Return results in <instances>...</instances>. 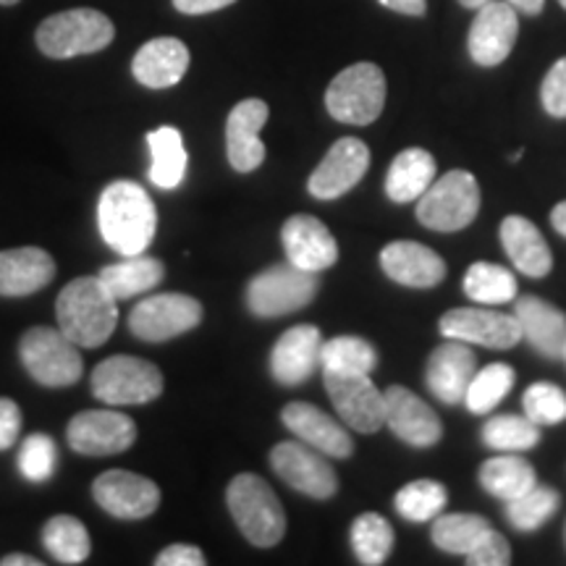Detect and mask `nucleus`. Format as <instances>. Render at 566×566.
<instances>
[{
  "label": "nucleus",
  "mask_w": 566,
  "mask_h": 566,
  "mask_svg": "<svg viewBox=\"0 0 566 566\" xmlns=\"http://www.w3.org/2000/svg\"><path fill=\"white\" fill-rule=\"evenodd\" d=\"M0 566H42L38 556H27V554H9L0 558Z\"/></svg>",
  "instance_id": "nucleus-51"
},
{
  "label": "nucleus",
  "mask_w": 566,
  "mask_h": 566,
  "mask_svg": "<svg viewBox=\"0 0 566 566\" xmlns=\"http://www.w3.org/2000/svg\"><path fill=\"white\" fill-rule=\"evenodd\" d=\"M163 279H166V265L158 258H147L145 252L124 258L122 263L105 265L101 271V281L118 302L153 292Z\"/></svg>",
  "instance_id": "nucleus-30"
},
{
  "label": "nucleus",
  "mask_w": 566,
  "mask_h": 566,
  "mask_svg": "<svg viewBox=\"0 0 566 566\" xmlns=\"http://www.w3.org/2000/svg\"><path fill=\"white\" fill-rule=\"evenodd\" d=\"M564 359H566V344H564Z\"/></svg>",
  "instance_id": "nucleus-56"
},
{
  "label": "nucleus",
  "mask_w": 566,
  "mask_h": 566,
  "mask_svg": "<svg viewBox=\"0 0 566 566\" xmlns=\"http://www.w3.org/2000/svg\"><path fill=\"white\" fill-rule=\"evenodd\" d=\"M446 485L436 480H415L396 493L394 506L409 522H433L446 509Z\"/></svg>",
  "instance_id": "nucleus-41"
},
{
  "label": "nucleus",
  "mask_w": 566,
  "mask_h": 566,
  "mask_svg": "<svg viewBox=\"0 0 566 566\" xmlns=\"http://www.w3.org/2000/svg\"><path fill=\"white\" fill-rule=\"evenodd\" d=\"M378 3L396 13H405V17H422L424 9H428L424 0H378Z\"/></svg>",
  "instance_id": "nucleus-49"
},
{
  "label": "nucleus",
  "mask_w": 566,
  "mask_h": 566,
  "mask_svg": "<svg viewBox=\"0 0 566 566\" xmlns=\"http://www.w3.org/2000/svg\"><path fill=\"white\" fill-rule=\"evenodd\" d=\"M42 546L59 564H84L90 558L92 543L87 527L82 525V520L71 514H59L53 520H48V525L42 527Z\"/></svg>",
  "instance_id": "nucleus-33"
},
{
  "label": "nucleus",
  "mask_w": 566,
  "mask_h": 566,
  "mask_svg": "<svg viewBox=\"0 0 566 566\" xmlns=\"http://www.w3.org/2000/svg\"><path fill=\"white\" fill-rule=\"evenodd\" d=\"M286 260L302 271L321 273L338 260L336 237L315 216H292L281 229Z\"/></svg>",
  "instance_id": "nucleus-20"
},
{
  "label": "nucleus",
  "mask_w": 566,
  "mask_h": 566,
  "mask_svg": "<svg viewBox=\"0 0 566 566\" xmlns=\"http://www.w3.org/2000/svg\"><path fill=\"white\" fill-rule=\"evenodd\" d=\"M19 0H0V6H17Z\"/></svg>",
  "instance_id": "nucleus-54"
},
{
  "label": "nucleus",
  "mask_w": 566,
  "mask_h": 566,
  "mask_svg": "<svg viewBox=\"0 0 566 566\" xmlns=\"http://www.w3.org/2000/svg\"><path fill=\"white\" fill-rule=\"evenodd\" d=\"M380 268L388 279L409 289H433L446 279L441 254L409 239H396L386 244L380 252Z\"/></svg>",
  "instance_id": "nucleus-24"
},
{
  "label": "nucleus",
  "mask_w": 566,
  "mask_h": 566,
  "mask_svg": "<svg viewBox=\"0 0 566 566\" xmlns=\"http://www.w3.org/2000/svg\"><path fill=\"white\" fill-rule=\"evenodd\" d=\"M202 304L187 294H155L142 300L129 315V331L139 342L163 344L200 325Z\"/></svg>",
  "instance_id": "nucleus-11"
},
{
  "label": "nucleus",
  "mask_w": 566,
  "mask_h": 566,
  "mask_svg": "<svg viewBox=\"0 0 566 566\" xmlns=\"http://www.w3.org/2000/svg\"><path fill=\"white\" fill-rule=\"evenodd\" d=\"M55 317L76 346L97 349L116 331L118 300L105 289L101 275H82L63 286L55 302Z\"/></svg>",
  "instance_id": "nucleus-2"
},
{
  "label": "nucleus",
  "mask_w": 566,
  "mask_h": 566,
  "mask_svg": "<svg viewBox=\"0 0 566 566\" xmlns=\"http://www.w3.org/2000/svg\"><path fill=\"white\" fill-rule=\"evenodd\" d=\"M323 384L328 399L342 417L357 433H378L386 424V396L378 391L370 375L352 373H331L323 370Z\"/></svg>",
  "instance_id": "nucleus-10"
},
{
  "label": "nucleus",
  "mask_w": 566,
  "mask_h": 566,
  "mask_svg": "<svg viewBox=\"0 0 566 566\" xmlns=\"http://www.w3.org/2000/svg\"><path fill=\"white\" fill-rule=\"evenodd\" d=\"M367 168H370V147L357 137H342L310 176V195L323 202L338 200L365 179Z\"/></svg>",
  "instance_id": "nucleus-16"
},
{
  "label": "nucleus",
  "mask_w": 566,
  "mask_h": 566,
  "mask_svg": "<svg viewBox=\"0 0 566 566\" xmlns=\"http://www.w3.org/2000/svg\"><path fill=\"white\" fill-rule=\"evenodd\" d=\"M501 244L520 273L530 279H546L554 268V254L537 226L525 216H509L501 223Z\"/></svg>",
  "instance_id": "nucleus-28"
},
{
  "label": "nucleus",
  "mask_w": 566,
  "mask_h": 566,
  "mask_svg": "<svg viewBox=\"0 0 566 566\" xmlns=\"http://www.w3.org/2000/svg\"><path fill=\"white\" fill-rule=\"evenodd\" d=\"M226 504L237 527L252 546L273 548L286 535V512L273 488L260 475L242 472L233 478L226 491Z\"/></svg>",
  "instance_id": "nucleus-3"
},
{
  "label": "nucleus",
  "mask_w": 566,
  "mask_h": 566,
  "mask_svg": "<svg viewBox=\"0 0 566 566\" xmlns=\"http://www.w3.org/2000/svg\"><path fill=\"white\" fill-rule=\"evenodd\" d=\"M541 101L548 116L566 118V59H558L543 80Z\"/></svg>",
  "instance_id": "nucleus-45"
},
{
  "label": "nucleus",
  "mask_w": 566,
  "mask_h": 566,
  "mask_svg": "<svg viewBox=\"0 0 566 566\" xmlns=\"http://www.w3.org/2000/svg\"><path fill=\"white\" fill-rule=\"evenodd\" d=\"M317 289V273L302 271L292 263L271 265L247 283V307L258 317L292 315L315 300Z\"/></svg>",
  "instance_id": "nucleus-9"
},
{
  "label": "nucleus",
  "mask_w": 566,
  "mask_h": 566,
  "mask_svg": "<svg viewBox=\"0 0 566 566\" xmlns=\"http://www.w3.org/2000/svg\"><path fill=\"white\" fill-rule=\"evenodd\" d=\"M116 38V27L95 9H71L48 17L34 32L40 53L48 59L63 61L76 59V55L101 53Z\"/></svg>",
  "instance_id": "nucleus-4"
},
{
  "label": "nucleus",
  "mask_w": 566,
  "mask_h": 566,
  "mask_svg": "<svg viewBox=\"0 0 566 566\" xmlns=\"http://www.w3.org/2000/svg\"><path fill=\"white\" fill-rule=\"evenodd\" d=\"M386 76L375 63L346 66L325 92V108L342 124L367 126L384 113Z\"/></svg>",
  "instance_id": "nucleus-7"
},
{
  "label": "nucleus",
  "mask_w": 566,
  "mask_h": 566,
  "mask_svg": "<svg viewBox=\"0 0 566 566\" xmlns=\"http://www.w3.org/2000/svg\"><path fill=\"white\" fill-rule=\"evenodd\" d=\"M66 441L76 454L84 457L122 454L137 441V422L129 415L113 412V409H90L69 422Z\"/></svg>",
  "instance_id": "nucleus-13"
},
{
  "label": "nucleus",
  "mask_w": 566,
  "mask_h": 566,
  "mask_svg": "<svg viewBox=\"0 0 566 566\" xmlns=\"http://www.w3.org/2000/svg\"><path fill=\"white\" fill-rule=\"evenodd\" d=\"M480 485L501 501H512L537 485L535 467L516 454H501L480 467Z\"/></svg>",
  "instance_id": "nucleus-32"
},
{
  "label": "nucleus",
  "mask_w": 566,
  "mask_h": 566,
  "mask_svg": "<svg viewBox=\"0 0 566 566\" xmlns=\"http://www.w3.org/2000/svg\"><path fill=\"white\" fill-rule=\"evenodd\" d=\"M443 338L478 344L485 349H514L522 342V328L516 315L495 313L483 307H459L449 310L438 323Z\"/></svg>",
  "instance_id": "nucleus-14"
},
{
  "label": "nucleus",
  "mask_w": 566,
  "mask_h": 566,
  "mask_svg": "<svg viewBox=\"0 0 566 566\" xmlns=\"http://www.w3.org/2000/svg\"><path fill=\"white\" fill-rule=\"evenodd\" d=\"M163 386L158 367L129 354L103 359L92 373V396L108 407L150 405L163 394Z\"/></svg>",
  "instance_id": "nucleus-8"
},
{
  "label": "nucleus",
  "mask_w": 566,
  "mask_h": 566,
  "mask_svg": "<svg viewBox=\"0 0 566 566\" xmlns=\"http://www.w3.org/2000/svg\"><path fill=\"white\" fill-rule=\"evenodd\" d=\"M21 409L13 399L0 396V451H9L19 443Z\"/></svg>",
  "instance_id": "nucleus-46"
},
{
  "label": "nucleus",
  "mask_w": 566,
  "mask_h": 566,
  "mask_svg": "<svg viewBox=\"0 0 566 566\" xmlns=\"http://www.w3.org/2000/svg\"><path fill=\"white\" fill-rule=\"evenodd\" d=\"M491 525L488 520L478 514H438L433 520V543L446 554L467 556L472 548L478 546V541L483 537Z\"/></svg>",
  "instance_id": "nucleus-37"
},
{
  "label": "nucleus",
  "mask_w": 566,
  "mask_h": 566,
  "mask_svg": "<svg viewBox=\"0 0 566 566\" xmlns=\"http://www.w3.org/2000/svg\"><path fill=\"white\" fill-rule=\"evenodd\" d=\"M516 34H520V13L506 0H488L480 6L475 21L467 38V51L478 66L493 69L504 63L512 53Z\"/></svg>",
  "instance_id": "nucleus-15"
},
{
  "label": "nucleus",
  "mask_w": 566,
  "mask_h": 566,
  "mask_svg": "<svg viewBox=\"0 0 566 566\" xmlns=\"http://www.w3.org/2000/svg\"><path fill=\"white\" fill-rule=\"evenodd\" d=\"M268 116H271V108L258 97L233 105L226 122V153H229L233 171L252 174L254 168L263 166L265 145L260 139V129L265 126Z\"/></svg>",
  "instance_id": "nucleus-19"
},
{
  "label": "nucleus",
  "mask_w": 566,
  "mask_h": 566,
  "mask_svg": "<svg viewBox=\"0 0 566 566\" xmlns=\"http://www.w3.org/2000/svg\"><path fill=\"white\" fill-rule=\"evenodd\" d=\"M237 0H174V9L189 17H200V13L221 11L226 6H233Z\"/></svg>",
  "instance_id": "nucleus-48"
},
{
  "label": "nucleus",
  "mask_w": 566,
  "mask_h": 566,
  "mask_svg": "<svg viewBox=\"0 0 566 566\" xmlns=\"http://www.w3.org/2000/svg\"><path fill=\"white\" fill-rule=\"evenodd\" d=\"M551 226H554V229L566 239V200L558 202L556 208L551 210Z\"/></svg>",
  "instance_id": "nucleus-52"
},
{
  "label": "nucleus",
  "mask_w": 566,
  "mask_h": 566,
  "mask_svg": "<svg viewBox=\"0 0 566 566\" xmlns=\"http://www.w3.org/2000/svg\"><path fill=\"white\" fill-rule=\"evenodd\" d=\"M352 548L359 564H384L394 548V527L386 516L365 512L352 522Z\"/></svg>",
  "instance_id": "nucleus-36"
},
{
  "label": "nucleus",
  "mask_w": 566,
  "mask_h": 566,
  "mask_svg": "<svg viewBox=\"0 0 566 566\" xmlns=\"http://www.w3.org/2000/svg\"><path fill=\"white\" fill-rule=\"evenodd\" d=\"M147 147H150V181L158 189H176L187 174V147L176 126H160L147 134Z\"/></svg>",
  "instance_id": "nucleus-31"
},
{
  "label": "nucleus",
  "mask_w": 566,
  "mask_h": 566,
  "mask_svg": "<svg viewBox=\"0 0 566 566\" xmlns=\"http://www.w3.org/2000/svg\"><path fill=\"white\" fill-rule=\"evenodd\" d=\"M205 554L197 546H187V543H174V546L163 548L155 566H205Z\"/></svg>",
  "instance_id": "nucleus-47"
},
{
  "label": "nucleus",
  "mask_w": 566,
  "mask_h": 566,
  "mask_svg": "<svg viewBox=\"0 0 566 566\" xmlns=\"http://www.w3.org/2000/svg\"><path fill=\"white\" fill-rule=\"evenodd\" d=\"M55 279V260L40 247L0 252V296H30Z\"/></svg>",
  "instance_id": "nucleus-27"
},
{
  "label": "nucleus",
  "mask_w": 566,
  "mask_h": 566,
  "mask_svg": "<svg viewBox=\"0 0 566 566\" xmlns=\"http://www.w3.org/2000/svg\"><path fill=\"white\" fill-rule=\"evenodd\" d=\"M271 467L283 483L310 499H331L338 491V478L328 457L304 441H283L271 451Z\"/></svg>",
  "instance_id": "nucleus-12"
},
{
  "label": "nucleus",
  "mask_w": 566,
  "mask_h": 566,
  "mask_svg": "<svg viewBox=\"0 0 566 566\" xmlns=\"http://www.w3.org/2000/svg\"><path fill=\"white\" fill-rule=\"evenodd\" d=\"M558 506H562V495L556 488L535 485L527 493L506 501V520L520 533H535L558 512Z\"/></svg>",
  "instance_id": "nucleus-38"
},
{
  "label": "nucleus",
  "mask_w": 566,
  "mask_h": 566,
  "mask_svg": "<svg viewBox=\"0 0 566 566\" xmlns=\"http://www.w3.org/2000/svg\"><path fill=\"white\" fill-rule=\"evenodd\" d=\"M323 336L315 325H294L275 342L271 373L281 386H302L321 367Z\"/></svg>",
  "instance_id": "nucleus-21"
},
{
  "label": "nucleus",
  "mask_w": 566,
  "mask_h": 566,
  "mask_svg": "<svg viewBox=\"0 0 566 566\" xmlns=\"http://www.w3.org/2000/svg\"><path fill=\"white\" fill-rule=\"evenodd\" d=\"M438 166L436 158L422 147H409L396 155L391 168L386 174V195L391 202H415L428 192L436 181Z\"/></svg>",
  "instance_id": "nucleus-29"
},
{
  "label": "nucleus",
  "mask_w": 566,
  "mask_h": 566,
  "mask_svg": "<svg viewBox=\"0 0 566 566\" xmlns=\"http://www.w3.org/2000/svg\"><path fill=\"white\" fill-rule=\"evenodd\" d=\"M464 294L478 304H509L516 300V279L504 265L472 263L464 273Z\"/></svg>",
  "instance_id": "nucleus-35"
},
{
  "label": "nucleus",
  "mask_w": 566,
  "mask_h": 566,
  "mask_svg": "<svg viewBox=\"0 0 566 566\" xmlns=\"http://www.w3.org/2000/svg\"><path fill=\"white\" fill-rule=\"evenodd\" d=\"M321 367L331 373L370 375L378 367V352L359 336H336L331 342H323Z\"/></svg>",
  "instance_id": "nucleus-39"
},
{
  "label": "nucleus",
  "mask_w": 566,
  "mask_h": 566,
  "mask_svg": "<svg viewBox=\"0 0 566 566\" xmlns=\"http://www.w3.org/2000/svg\"><path fill=\"white\" fill-rule=\"evenodd\" d=\"M525 417L541 428L562 424L566 420V394L556 384H533L522 396Z\"/></svg>",
  "instance_id": "nucleus-43"
},
{
  "label": "nucleus",
  "mask_w": 566,
  "mask_h": 566,
  "mask_svg": "<svg viewBox=\"0 0 566 566\" xmlns=\"http://www.w3.org/2000/svg\"><path fill=\"white\" fill-rule=\"evenodd\" d=\"M478 373V357L464 342L446 338L443 346L430 354L424 380L430 394L441 399L443 405H464V394L470 388L472 375Z\"/></svg>",
  "instance_id": "nucleus-22"
},
{
  "label": "nucleus",
  "mask_w": 566,
  "mask_h": 566,
  "mask_svg": "<svg viewBox=\"0 0 566 566\" xmlns=\"http://www.w3.org/2000/svg\"><path fill=\"white\" fill-rule=\"evenodd\" d=\"M97 223L105 244L122 258L142 254L158 229V210L153 197L137 181H111L97 202Z\"/></svg>",
  "instance_id": "nucleus-1"
},
{
  "label": "nucleus",
  "mask_w": 566,
  "mask_h": 566,
  "mask_svg": "<svg viewBox=\"0 0 566 566\" xmlns=\"http://www.w3.org/2000/svg\"><path fill=\"white\" fill-rule=\"evenodd\" d=\"M558 3H562V6H564V9H566V0H558Z\"/></svg>",
  "instance_id": "nucleus-55"
},
{
  "label": "nucleus",
  "mask_w": 566,
  "mask_h": 566,
  "mask_svg": "<svg viewBox=\"0 0 566 566\" xmlns=\"http://www.w3.org/2000/svg\"><path fill=\"white\" fill-rule=\"evenodd\" d=\"M514 315L520 321L522 338H527V344L537 354H543L548 359L564 357L566 315L562 310H556L551 302L537 300L533 294H525L516 296Z\"/></svg>",
  "instance_id": "nucleus-26"
},
{
  "label": "nucleus",
  "mask_w": 566,
  "mask_h": 566,
  "mask_svg": "<svg viewBox=\"0 0 566 566\" xmlns=\"http://www.w3.org/2000/svg\"><path fill=\"white\" fill-rule=\"evenodd\" d=\"M467 564L470 566H509L512 564V546L504 535H499L491 527L480 537L478 546L467 554Z\"/></svg>",
  "instance_id": "nucleus-44"
},
{
  "label": "nucleus",
  "mask_w": 566,
  "mask_h": 566,
  "mask_svg": "<svg viewBox=\"0 0 566 566\" xmlns=\"http://www.w3.org/2000/svg\"><path fill=\"white\" fill-rule=\"evenodd\" d=\"M386 396V424L391 433L415 449H430L443 438V424L436 409L405 386H391Z\"/></svg>",
  "instance_id": "nucleus-18"
},
{
  "label": "nucleus",
  "mask_w": 566,
  "mask_h": 566,
  "mask_svg": "<svg viewBox=\"0 0 566 566\" xmlns=\"http://www.w3.org/2000/svg\"><path fill=\"white\" fill-rule=\"evenodd\" d=\"M97 506L116 520H145L160 506V488L129 470H108L92 485Z\"/></svg>",
  "instance_id": "nucleus-17"
},
{
  "label": "nucleus",
  "mask_w": 566,
  "mask_h": 566,
  "mask_svg": "<svg viewBox=\"0 0 566 566\" xmlns=\"http://www.w3.org/2000/svg\"><path fill=\"white\" fill-rule=\"evenodd\" d=\"M189 48L176 38H155L139 48L132 61V74L142 87L168 90L179 84L187 74Z\"/></svg>",
  "instance_id": "nucleus-25"
},
{
  "label": "nucleus",
  "mask_w": 566,
  "mask_h": 566,
  "mask_svg": "<svg viewBox=\"0 0 566 566\" xmlns=\"http://www.w3.org/2000/svg\"><path fill=\"white\" fill-rule=\"evenodd\" d=\"M459 3H462L464 6V9H480V6H485L488 3V0H459Z\"/></svg>",
  "instance_id": "nucleus-53"
},
{
  "label": "nucleus",
  "mask_w": 566,
  "mask_h": 566,
  "mask_svg": "<svg viewBox=\"0 0 566 566\" xmlns=\"http://www.w3.org/2000/svg\"><path fill=\"white\" fill-rule=\"evenodd\" d=\"M17 467L30 483H45V480H51L55 467H59V449H55L53 438L42 433L24 438V443L19 449Z\"/></svg>",
  "instance_id": "nucleus-42"
},
{
  "label": "nucleus",
  "mask_w": 566,
  "mask_h": 566,
  "mask_svg": "<svg viewBox=\"0 0 566 566\" xmlns=\"http://www.w3.org/2000/svg\"><path fill=\"white\" fill-rule=\"evenodd\" d=\"M480 187L470 171H449L430 184L417 200V221L430 231L454 233L478 218Z\"/></svg>",
  "instance_id": "nucleus-6"
},
{
  "label": "nucleus",
  "mask_w": 566,
  "mask_h": 566,
  "mask_svg": "<svg viewBox=\"0 0 566 566\" xmlns=\"http://www.w3.org/2000/svg\"><path fill=\"white\" fill-rule=\"evenodd\" d=\"M281 420L292 433L313 449L321 451L325 457L334 459H349L354 451V441L349 430L342 422H336L334 417L325 415L323 409L307 401H292V405L283 407Z\"/></svg>",
  "instance_id": "nucleus-23"
},
{
  "label": "nucleus",
  "mask_w": 566,
  "mask_h": 566,
  "mask_svg": "<svg viewBox=\"0 0 566 566\" xmlns=\"http://www.w3.org/2000/svg\"><path fill=\"white\" fill-rule=\"evenodd\" d=\"M483 443L493 451H530L541 443V424L520 415L491 417L483 428Z\"/></svg>",
  "instance_id": "nucleus-40"
},
{
  "label": "nucleus",
  "mask_w": 566,
  "mask_h": 566,
  "mask_svg": "<svg viewBox=\"0 0 566 566\" xmlns=\"http://www.w3.org/2000/svg\"><path fill=\"white\" fill-rule=\"evenodd\" d=\"M19 357L27 373L45 388H69L82 380L84 363L80 346L61 328L38 325L27 331L19 342Z\"/></svg>",
  "instance_id": "nucleus-5"
},
{
  "label": "nucleus",
  "mask_w": 566,
  "mask_h": 566,
  "mask_svg": "<svg viewBox=\"0 0 566 566\" xmlns=\"http://www.w3.org/2000/svg\"><path fill=\"white\" fill-rule=\"evenodd\" d=\"M512 9H516V13H527V17H537L546 6V0H506Z\"/></svg>",
  "instance_id": "nucleus-50"
},
{
  "label": "nucleus",
  "mask_w": 566,
  "mask_h": 566,
  "mask_svg": "<svg viewBox=\"0 0 566 566\" xmlns=\"http://www.w3.org/2000/svg\"><path fill=\"white\" fill-rule=\"evenodd\" d=\"M514 380L516 373L512 365L491 363L485 367H478V373L472 375L470 388L464 394V407L472 415H488L512 394Z\"/></svg>",
  "instance_id": "nucleus-34"
}]
</instances>
